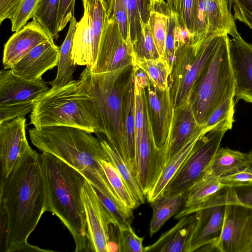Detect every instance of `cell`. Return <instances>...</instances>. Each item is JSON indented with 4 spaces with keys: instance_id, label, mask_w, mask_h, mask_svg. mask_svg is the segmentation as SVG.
Returning <instances> with one entry per match:
<instances>
[{
    "instance_id": "obj_1",
    "label": "cell",
    "mask_w": 252,
    "mask_h": 252,
    "mask_svg": "<svg viewBox=\"0 0 252 252\" xmlns=\"http://www.w3.org/2000/svg\"><path fill=\"white\" fill-rule=\"evenodd\" d=\"M0 188L4 251H52L28 242L42 215L48 211L40 155L32 149L26 154L9 176L1 178Z\"/></svg>"
},
{
    "instance_id": "obj_2",
    "label": "cell",
    "mask_w": 252,
    "mask_h": 252,
    "mask_svg": "<svg viewBox=\"0 0 252 252\" xmlns=\"http://www.w3.org/2000/svg\"><path fill=\"white\" fill-rule=\"evenodd\" d=\"M32 144L42 152L51 154L81 173L95 189L121 206V201L99 163L107 160L99 138L86 130L53 126L29 129Z\"/></svg>"
},
{
    "instance_id": "obj_3",
    "label": "cell",
    "mask_w": 252,
    "mask_h": 252,
    "mask_svg": "<svg viewBox=\"0 0 252 252\" xmlns=\"http://www.w3.org/2000/svg\"><path fill=\"white\" fill-rule=\"evenodd\" d=\"M47 195L48 211L68 229L75 252H90L81 190L86 180L72 166L48 153L40 155Z\"/></svg>"
},
{
    "instance_id": "obj_4",
    "label": "cell",
    "mask_w": 252,
    "mask_h": 252,
    "mask_svg": "<svg viewBox=\"0 0 252 252\" xmlns=\"http://www.w3.org/2000/svg\"><path fill=\"white\" fill-rule=\"evenodd\" d=\"M30 118L36 128L69 126L100 133L95 100L80 79L49 89L35 103Z\"/></svg>"
},
{
    "instance_id": "obj_5",
    "label": "cell",
    "mask_w": 252,
    "mask_h": 252,
    "mask_svg": "<svg viewBox=\"0 0 252 252\" xmlns=\"http://www.w3.org/2000/svg\"><path fill=\"white\" fill-rule=\"evenodd\" d=\"M132 67V65L94 73L86 66L80 77L95 100L100 123V133L105 135L110 145L122 156L126 165L123 106Z\"/></svg>"
},
{
    "instance_id": "obj_6",
    "label": "cell",
    "mask_w": 252,
    "mask_h": 252,
    "mask_svg": "<svg viewBox=\"0 0 252 252\" xmlns=\"http://www.w3.org/2000/svg\"><path fill=\"white\" fill-rule=\"evenodd\" d=\"M228 35L218 47L197 79L189 98L197 123L203 126L223 101L234 97L235 81L229 54Z\"/></svg>"
},
{
    "instance_id": "obj_7",
    "label": "cell",
    "mask_w": 252,
    "mask_h": 252,
    "mask_svg": "<svg viewBox=\"0 0 252 252\" xmlns=\"http://www.w3.org/2000/svg\"><path fill=\"white\" fill-rule=\"evenodd\" d=\"M222 36H209L195 43L176 46L169 87L174 108L189 101L194 85L215 54Z\"/></svg>"
},
{
    "instance_id": "obj_8",
    "label": "cell",
    "mask_w": 252,
    "mask_h": 252,
    "mask_svg": "<svg viewBox=\"0 0 252 252\" xmlns=\"http://www.w3.org/2000/svg\"><path fill=\"white\" fill-rule=\"evenodd\" d=\"M234 119L225 121L202 136L190 154L167 185L164 193H185L206 172L222 139L232 128ZM163 193V194H164Z\"/></svg>"
},
{
    "instance_id": "obj_9",
    "label": "cell",
    "mask_w": 252,
    "mask_h": 252,
    "mask_svg": "<svg viewBox=\"0 0 252 252\" xmlns=\"http://www.w3.org/2000/svg\"><path fill=\"white\" fill-rule=\"evenodd\" d=\"M49 89L41 78L30 80L11 69L0 72V123L25 117L32 110L39 98Z\"/></svg>"
},
{
    "instance_id": "obj_10",
    "label": "cell",
    "mask_w": 252,
    "mask_h": 252,
    "mask_svg": "<svg viewBox=\"0 0 252 252\" xmlns=\"http://www.w3.org/2000/svg\"><path fill=\"white\" fill-rule=\"evenodd\" d=\"M236 194L231 187H225L208 200L193 209L197 221L191 238L189 252L210 245L212 249L222 230L226 205Z\"/></svg>"
},
{
    "instance_id": "obj_11",
    "label": "cell",
    "mask_w": 252,
    "mask_h": 252,
    "mask_svg": "<svg viewBox=\"0 0 252 252\" xmlns=\"http://www.w3.org/2000/svg\"><path fill=\"white\" fill-rule=\"evenodd\" d=\"M214 248L220 252H252V205L237 195L226 205L222 232Z\"/></svg>"
},
{
    "instance_id": "obj_12",
    "label": "cell",
    "mask_w": 252,
    "mask_h": 252,
    "mask_svg": "<svg viewBox=\"0 0 252 252\" xmlns=\"http://www.w3.org/2000/svg\"><path fill=\"white\" fill-rule=\"evenodd\" d=\"M134 59L131 41L123 38L116 18L106 16L95 63L88 67L94 73L109 72L132 66Z\"/></svg>"
},
{
    "instance_id": "obj_13",
    "label": "cell",
    "mask_w": 252,
    "mask_h": 252,
    "mask_svg": "<svg viewBox=\"0 0 252 252\" xmlns=\"http://www.w3.org/2000/svg\"><path fill=\"white\" fill-rule=\"evenodd\" d=\"M81 196L90 252H107L109 226L117 222L103 205L94 188L86 180L82 188Z\"/></svg>"
},
{
    "instance_id": "obj_14",
    "label": "cell",
    "mask_w": 252,
    "mask_h": 252,
    "mask_svg": "<svg viewBox=\"0 0 252 252\" xmlns=\"http://www.w3.org/2000/svg\"><path fill=\"white\" fill-rule=\"evenodd\" d=\"M229 38V54L235 81L234 97L252 103V44L235 27Z\"/></svg>"
},
{
    "instance_id": "obj_15",
    "label": "cell",
    "mask_w": 252,
    "mask_h": 252,
    "mask_svg": "<svg viewBox=\"0 0 252 252\" xmlns=\"http://www.w3.org/2000/svg\"><path fill=\"white\" fill-rule=\"evenodd\" d=\"M145 100L156 146L163 151L174 109L170 88L161 90L149 81L145 88Z\"/></svg>"
},
{
    "instance_id": "obj_16",
    "label": "cell",
    "mask_w": 252,
    "mask_h": 252,
    "mask_svg": "<svg viewBox=\"0 0 252 252\" xmlns=\"http://www.w3.org/2000/svg\"><path fill=\"white\" fill-rule=\"evenodd\" d=\"M32 149L26 137L25 117L0 123L1 178L7 177L18 160Z\"/></svg>"
},
{
    "instance_id": "obj_17",
    "label": "cell",
    "mask_w": 252,
    "mask_h": 252,
    "mask_svg": "<svg viewBox=\"0 0 252 252\" xmlns=\"http://www.w3.org/2000/svg\"><path fill=\"white\" fill-rule=\"evenodd\" d=\"M51 39L54 38L51 34L32 19L15 32L4 44L2 60L4 69H10L34 47Z\"/></svg>"
},
{
    "instance_id": "obj_18",
    "label": "cell",
    "mask_w": 252,
    "mask_h": 252,
    "mask_svg": "<svg viewBox=\"0 0 252 252\" xmlns=\"http://www.w3.org/2000/svg\"><path fill=\"white\" fill-rule=\"evenodd\" d=\"M202 128L203 126L196 121L189 101L174 108L169 133L163 148L165 165Z\"/></svg>"
},
{
    "instance_id": "obj_19",
    "label": "cell",
    "mask_w": 252,
    "mask_h": 252,
    "mask_svg": "<svg viewBox=\"0 0 252 252\" xmlns=\"http://www.w3.org/2000/svg\"><path fill=\"white\" fill-rule=\"evenodd\" d=\"M59 55V47L51 39L34 47L10 69L22 78L36 80L58 65Z\"/></svg>"
},
{
    "instance_id": "obj_20",
    "label": "cell",
    "mask_w": 252,
    "mask_h": 252,
    "mask_svg": "<svg viewBox=\"0 0 252 252\" xmlns=\"http://www.w3.org/2000/svg\"><path fill=\"white\" fill-rule=\"evenodd\" d=\"M201 24L208 36L230 35L236 27L231 0H199Z\"/></svg>"
},
{
    "instance_id": "obj_21",
    "label": "cell",
    "mask_w": 252,
    "mask_h": 252,
    "mask_svg": "<svg viewBox=\"0 0 252 252\" xmlns=\"http://www.w3.org/2000/svg\"><path fill=\"white\" fill-rule=\"evenodd\" d=\"M197 221L195 212L179 219L157 241L144 248V252H189L191 238Z\"/></svg>"
},
{
    "instance_id": "obj_22",
    "label": "cell",
    "mask_w": 252,
    "mask_h": 252,
    "mask_svg": "<svg viewBox=\"0 0 252 252\" xmlns=\"http://www.w3.org/2000/svg\"><path fill=\"white\" fill-rule=\"evenodd\" d=\"M97 54L92 20L88 12L84 10L83 17L77 23L71 51L72 59L77 65L92 68L95 63Z\"/></svg>"
},
{
    "instance_id": "obj_23",
    "label": "cell",
    "mask_w": 252,
    "mask_h": 252,
    "mask_svg": "<svg viewBox=\"0 0 252 252\" xmlns=\"http://www.w3.org/2000/svg\"><path fill=\"white\" fill-rule=\"evenodd\" d=\"M225 187L218 178L206 172L185 193L183 207L174 216V219L179 220L190 215L193 209L208 200Z\"/></svg>"
},
{
    "instance_id": "obj_24",
    "label": "cell",
    "mask_w": 252,
    "mask_h": 252,
    "mask_svg": "<svg viewBox=\"0 0 252 252\" xmlns=\"http://www.w3.org/2000/svg\"><path fill=\"white\" fill-rule=\"evenodd\" d=\"M170 9L176 15L179 24L197 42L207 36L202 27L199 0H167Z\"/></svg>"
},
{
    "instance_id": "obj_25",
    "label": "cell",
    "mask_w": 252,
    "mask_h": 252,
    "mask_svg": "<svg viewBox=\"0 0 252 252\" xmlns=\"http://www.w3.org/2000/svg\"><path fill=\"white\" fill-rule=\"evenodd\" d=\"M207 132L203 128L195 134L167 163L151 190L146 195L149 203L162 195L170 180L188 158L198 140Z\"/></svg>"
},
{
    "instance_id": "obj_26",
    "label": "cell",
    "mask_w": 252,
    "mask_h": 252,
    "mask_svg": "<svg viewBox=\"0 0 252 252\" xmlns=\"http://www.w3.org/2000/svg\"><path fill=\"white\" fill-rule=\"evenodd\" d=\"M123 122L127 157V165L135 175V89L133 66L124 96Z\"/></svg>"
},
{
    "instance_id": "obj_27",
    "label": "cell",
    "mask_w": 252,
    "mask_h": 252,
    "mask_svg": "<svg viewBox=\"0 0 252 252\" xmlns=\"http://www.w3.org/2000/svg\"><path fill=\"white\" fill-rule=\"evenodd\" d=\"M247 153L228 148H219L214 155L206 172L220 178L248 167Z\"/></svg>"
},
{
    "instance_id": "obj_28",
    "label": "cell",
    "mask_w": 252,
    "mask_h": 252,
    "mask_svg": "<svg viewBox=\"0 0 252 252\" xmlns=\"http://www.w3.org/2000/svg\"><path fill=\"white\" fill-rule=\"evenodd\" d=\"M77 22L73 16L69 22L67 33L59 47V61L56 78L48 82L51 87L65 85L73 80V74L77 65L72 59L71 51Z\"/></svg>"
},
{
    "instance_id": "obj_29",
    "label": "cell",
    "mask_w": 252,
    "mask_h": 252,
    "mask_svg": "<svg viewBox=\"0 0 252 252\" xmlns=\"http://www.w3.org/2000/svg\"><path fill=\"white\" fill-rule=\"evenodd\" d=\"M185 193L163 194L151 203L153 215L150 223L151 237L179 211L184 201Z\"/></svg>"
},
{
    "instance_id": "obj_30",
    "label": "cell",
    "mask_w": 252,
    "mask_h": 252,
    "mask_svg": "<svg viewBox=\"0 0 252 252\" xmlns=\"http://www.w3.org/2000/svg\"><path fill=\"white\" fill-rule=\"evenodd\" d=\"M105 151L107 159L117 170L134 198L137 206L145 203L143 193L136 177L122 156L110 145L107 140L99 137Z\"/></svg>"
},
{
    "instance_id": "obj_31",
    "label": "cell",
    "mask_w": 252,
    "mask_h": 252,
    "mask_svg": "<svg viewBox=\"0 0 252 252\" xmlns=\"http://www.w3.org/2000/svg\"><path fill=\"white\" fill-rule=\"evenodd\" d=\"M153 0H126L129 37L133 45L142 32L143 26L148 23Z\"/></svg>"
},
{
    "instance_id": "obj_32",
    "label": "cell",
    "mask_w": 252,
    "mask_h": 252,
    "mask_svg": "<svg viewBox=\"0 0 252 252\" xmlns=\"http://www.w3.org/2000/svg\"><path fill=\"white\" fill-rule=\"evenodd\" d=\"M133 65L143 70L151 83L160 90L169 88L170 68L162 57L157 59L136 58Z\"/></svg>"
},
{
    "instance_id": "obj_33",
    "label": "cell",
    "mask_w": 252,
    "mask_h": 252,
    "mask_svg": "<svg viewBox=\"0 0 252 252\" xmlns=\"http://www.w3.org/2000/svg\"><path fill=\"white\" fill-rule=\"evenodd\" d=\"M60 0H41L32 19L39 22L54 39L59 37Z\"/></svg>"
},
{
    "instance_id": "obj_34",
    "label": "cell",
    "mask_w": 252,
    "mask_h": 252,
    "mask_svg": "<svg viewBox=\"0 0 252 252\" xmlns=\"http://www.w3.org/2000/svg\"><path fill=\"white\" fill-rule=\"evenodd\" d=\"M99 162L122 203L132 210L138 207L132 194L116 168L107 160L100 159Z\"/></svg>"
},
{
    "instance_id": "obj_35",
    "label": "cell",
    "mask_w": 252,
    "mask_h": 252,
    "mask_svg": "<svg viewBox=\"0 0 252 252\" xmlns=\"http://www.w3.org/2000/svg\"><path fill=\"white\" fill-rule=\"evenodd\" d=\"M133 48L134 58L157 59L160 57L148 23L143 26L142 34L134 42Z\"/></svg>"
},
{
    "instance_id": "obj_36",
    "label": "cell",
    "mask_w": 252,
    "mask_h": 252,
    "mask_svg": "<svg viewBox=\"0 0 252 252\" xmlns=\"http://www.w3.org/2000/svg\"><path fill=\"white\" fill-rule=\"evenodd\" d=\"M168 16L151 11L148 24L160 57L164 52Z\"/></svg>"
},
{
    "instance_id": "obj_37",
    "label": "cell",
    "mask_w": 252,
    "mask_h": 252,
    "mask_svg": "<svg viewBox=\"0 0 252 252\" xmlns=\"http://www.w3.org/2000/svg\"><path fill=\"white\" fill-rule=\"evenodd\" d=\"M41 0H21L9 20L12 32H17L32 18Z\"/></svg>"
},
{
    "instance_id": "obj_38",
    "label": "cell",
    "mask_w": 252,
    "mask_h": 252,
    "mask_svg": "<svg viewBox=\"0 0 252 252\" xmlns=\"http://www.w3.org/2000/svg\"><path fill=\"white\" fill-rule=\"evenodd\" d=\"M96 191L103 205L116 221L119 226H131L134 218L132 209L121 206L111 198L97 190Z\"/></svg>"
},
{
    "instance_id": "obj_39",
    "label": "cell",
    "mask_w": 252,
    "mask_h": 252,
    "mask_svg": "<svg viewBox=\"0 0 252 252\" xmlns=\"http://www.w3.org/2000/svg\"><path fill=\"white\" fill-rule=\"evenodd\" d=\"M143 240L144 237L138 236L131 226H119V252H144Z\"/></svg>"
},
{
    "instance_id": "obj_40",
    "label": "cell",
    "mask_w": 252,
    "mask_h": 252,
    "mask_svg": "<svg viewBox=\"0 0 252 252\" xmlns=\"http://www.w3.org/2000/svg\"><path fill=\"white\" fill-rule=\"evenodd\" d=\"M234 97H230L223 101L212 113L206 122L203 126L208 132L221 123L230 119H234Z\"/></svg>"
},
{
    "instance_id": "obj_41",
    "label": "cell",
    "mask_w": 252,
    "mask_h": 252,
    "mask_svg": "<svg viewBox=\"0 0 252 252\" xmlns=\"http://www.w3.org/2000/svg\"><path fill=\"white\" fill-rule=\"evenodd\" d=\"M177 22L176 15L169 7L165 49L161 57L165 60L170 69L176 51V27Z\"/></svg>"
},
{
    "instance_id": "obj_42",
    "label": "cell",
    "mask_w": 252,
    "mask_h": 252,
    "mask_svg": "<svg viewBox=\"0 0 252 252\" xmlns=\"http://www.w3.org/2000/svg\"><path fill=\"white\" fill-rule=\"evenodd\" d=\"M113 16L117 21L123 38L126 41H130L129 37L126 0H114Z\"/></svg>"
},
{
    "instance_id": "obj_43",
    "label": "cell",
    "mask_w": 252,
    "mask_h": 252,
    "mask_svg": "<svg viewBox=\"0 0 252 252\" xmlns=\"http://www.w3.org/2000/svg\"><path fill=\"white\" fill-rule=\"evenodd\" d=\"M219 180L226 187L252 184V170L247 167L233 174L219 178Z\"/></svg>"
},
{
    "instance_id": "obj_44",
    "label": "cell",
    "mask_w": 252,
    "mask_h": 252,
    "mask_svg": "<svg viewBox=\"0 0 252 252\" xmlns=\"http://www.w3.org/2000/svg\"><path fill=\"white\" fill-rule=\"evenodd\" d=\"M75 0H60L59 31H62L74 16Z\"/></svg>"
},
{
    "instance_id": "obj_45",
    "label": "cell",
    "mask_w": 252,
    "mask_h": 252,
    "mask_svg": "<svg viewBox=\"0 0 252 252\" xmlns=\"http://www.w3.org/2000/svg\"><path fill=\"white\" fill-rule=\"evenodd\" d=\"M235 20L244 24L252 30V10L239 0H231Z\"/></svg>"
},
{
    "instance_id": "obj_46",
    "label": "cell",
    "mask_w": 252,
    "mask_h": 252,
    "mask_svg": "<svg viewBox=\"0 0 252 252\" xmlns=\"http://www.w3.org/2000/svg\"><path fill=\"white\" fill-rule=\"evenodd\" d=\"M21 0H0V23L9 19Z\"/></svg>"
},
{
    "instance_id": "obj_47",
    "label": "cell",
    "mask_w": 252,
    "mask_h": 252,
    "mask_svg": "<svg viewBox=\"0 0 252 252\" xmlns=\"http://www.w3.org/2000/svg\"><path fill=\"white\" fill-rule=\"evenodd\" d=\"M231 187L241 202L252 205V184Z\"/></svg>"
},
{
    "instance_id": "obj_48",
    "label": "cell",
    "mask_w": 252,
    "mask_h": 252,
    "mask_svg": "<svg viewBox=\"0 0 252 252\" xmlns=\"http://www.w3.org/2000/svg\"><path fill=\"white\" fill-rule=\"evenodd\" d=\"M151 11L168 16L169 7L164 0H153Z\"/></svg>"
},
{
    "instance_id": "obj_49",
    "label": "cell",
    "mask_w": 252,
    "mask_h": 252,
    "mask_svg": "<svg viewBox=\"0 0 252 252\" xmlns=\"http://www.w3.org/2000/svg\"><path fill=\"white\" fill-rule=\"evenodd\" d=\"M105 9L107 17L108 18L113 16L115 0H101Z\"/></svg>"
},
{
    "instance_id": "obj_50",
    "label": "cell",
    "mask_w": 252,
    "mask_h": 252,
    "mask_svg": "<svg viewBox=\"0 0 252 252\" xmlns=\"http://www.w3.org/2000/svg\"><path fill=\"white\" fill-rule=\"evenodd\" d=\"M243 4L252 10V0H239Z\"/></svg>"
},
{
    "instance_id": "obj_51",
    "label": "cell",
    "mask_w": 252,
    "mask_h": 252,
    "mask_svg": "<svg viewBox=\"0 0 252 252\" xmlns=\"http://www.w3.org/2000/svg\"><path fill=\"white\" fill-rule=\"evenodd\" d=\"M247 154L249 158V164L248 167L252 170V150Z\"/></svg>"
},
{
    "instance_id": "obj_52",
    "label": "cell",
    "mask_w": 252,
    "mask_h": 252,
    "mask_svg": "<svg viewBox=\"0 0 252 252\" xmlns=\"http://www.w3.org/2000/svg\"></svg>"
}]
</instances>
